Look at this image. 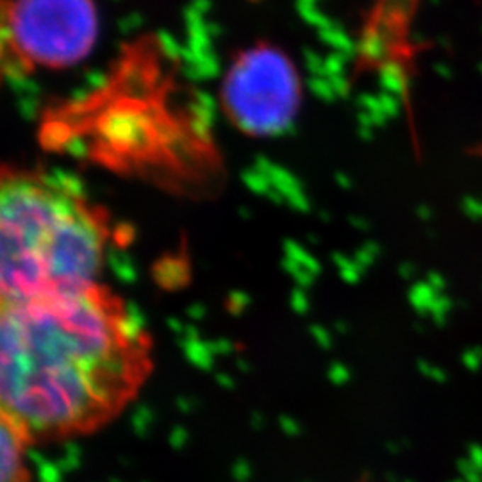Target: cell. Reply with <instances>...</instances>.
Listing matches in <instances>:
<instances>
[{"label":"cell","instance_id":"cell-2","mask_svg":"<svg viewBox=\"0 0 482 482\" xmlns=\"http://www.w3.org/2000/svg\"><path fill=\"white\" fill-rule=\"evenodd\" d=\"M108 225L101 209L57 175L6 168L0 184L2 304L101 284Z\"/></svg>","mask_w":482,"mask_h":482},{"label":"cell","instance_id":"cell-5","mask_svg":"<svg viewBox=\"0 0 482 482\" xmlns=\"http://www.w3.org/2000/svg\"><path fill=\"white\" fill-rule=\"evenodd\" d=\"M0 442H2V482H29L27 449L30 442L6 418H0Z\"/></svg>","mask_w":482,"mask_h":482},{"label":"cell","instance_id":"cell-4","mask_svg":"<svg viewBox=\"0 0 482 482\" xmlns=\"http://www.w3.org/2000/svg\"><path fill=\"white\" fill-rule=\"evenodd\" d=\"M6 33L29 67L65 70L86 61L101 34L95 0H13Z\"/></svg>","mask_w":482,"mask_h":482},{"label":"cell","instance_id":"cell-3","mask_svg":"<svg viewBox=\"0 0 482 482\" xmlns=\"http://www.w3.org/2000/svg\"><path fill=\"white\" fill-rule=\"evenodd\" d=\"M301 75L282 50L256 45L241 52L222 84L223 109L230 122L250 136H277L301 109Z\"/></svg>","mask_w":482,"mask_h":482},{"label":"cell","instance_id":"cell-1","mask_svg":"<svg viewBox=\"0 0 482 482\" xmlns=\"http://www.w3.org/2000/svg\"><path fill=\"white\" fill-rule=\"evenodd\" d=\"M150 364L145 325L102 284L0 309V418L30 445L104 427Z\"/></svg>","mask_w":482,"mask_h":482}]
</instances>
